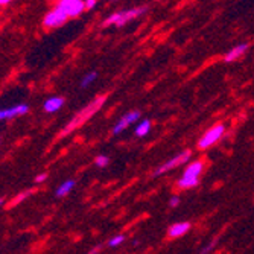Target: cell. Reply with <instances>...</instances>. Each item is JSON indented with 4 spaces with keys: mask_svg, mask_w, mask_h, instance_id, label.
<instances>
[{
    "mask_svg": "<svg viewBox=\"0 0 254 254\" xmlns=\"http://www.w3.org/2000/svg\"><path fill=\"white\" fill-rule=\"evenodd\" d=\"M146 12V8L145 6H138V8H132V9H125V11H119V12H114L113 15H110L104 23L102 26L107 28V26H118V28H122L125 26L127 23H129L131 20L140 17Z\"/></svg>",
    "mask_w": 254,
    "mask_h": 254,
    "instance_id": "7a4b0ae2",
    "label": "cell"
},
{
    "mask_svg": "<svg viewBox=\"0 0 254 254\" xmlns=\"http://www.w3.org/2000/svg\"><path fill=\"white\" fill-rule=\"evenodd\" d=\"M149 129H151V121L145 119V121L140 122V125H137V128H135V135H138V137H145V135L149 132Z\"/></svg>",
    "mask_w": 254,
    "mask_h": 254,
    "instance_id": "9a60e30c",
    "label": "cell"
},
{
    "mask_svg": "<svg viewBox=\"0 0 254 254\" xmlns=\"http://www.w3.org/2000/svg\"><path fill=\"white\" fill-rule=\"evenodd\" d=\"M9 2H11V0H0V5H6Z\"/></svg>",
    "mask_w": 254,
    "mask_h": 254,
    "instance_id": "603a6c76",
    "label": "cell"
},
{
    "mask_svg": "<svg viewBox=\"0 0 254 254\" xmlns=\"http://www.w3.org/2000/svg\"><path fill=\"white\" fill-rule=\"evenodd\" d=\"M46 180H48V174H40V175H37L35 177V183H44Z\"/></svg>",
    "mask_w": 254,
    "mask_h": 254,
    "instance_id": "44dd1931",
    "label": "cell"
},
{
    "mask_svg": "<svg viewBox=\"0 0 254 254\" xmlns=\"http://www.w3.org/2000/svg\"><path fill=\"white\" fill-rule=\"evenodd\" d=\"M124 241H125V236H124V235H118V236H114V238H111V239L108 241V247L116 248V247L122 245Z\"/></svg>",
    "mask_w": 254,
    "mask_h": 254,
    "instance_id": "2e32d148",
    "label": "cell"
},
{
    "mask_svg": "<svg viewBox=\"0 0 254 254\" xmlns=\"http://www.w3.org/2000/svg\"><path fill=\"white\" fill-rule=\"evenodd\" d=\"M29 195H32V190H26V192L20 193V195H18V196H17V198L12 201V202H9V207H11V205H15V204H18V202H20V201H23V199H26Z\"/></svg>",
    "mask_w": 254,
    "mask_h": 254,
    "instance_id": "d6986e66",
    "label": "cell"
},
{
    "mask_svg": "<svg viewBox=\"0 0 254 254\" xmlns=\"http://www.w3.org/2000/svg\"><path fill=\"white\" fill-rule=\"evenodd\" d=\"M190 157H192V151H190V149H186L184 152H181V154L175 155L174 158H171L169 161H166V163H163L161 166H158V168L154 171V177H158V175L165 174V172H168V171H171V169H175V168L184 165L186 161H190Z\"/></svg>",
    "mask_w": 254,
    "mask_h": 254,
    "instance_id": "277c9868",
    "label": "cell"
},
{
    "mask_svg": "<svg viewBox=\"0 0 254 254\" xmlns=\"http://www.w3.org/2000/svg\"><path fill=\"white\" fill-rule=\"evenodd\" d=\"M107 98H108V95H101V96H98V98H95L93 101H91L85 108H82L76 116L68 122L61 131H60V134H58V138H63V137H65V135H68L72 131H75L76 128H79L81 125H84L93 114L96 113V111H99L101 108H102V105L105 104V101H107Z\"/></svg>",
    "mask_w": 254,
    "mask_h": 254,
    "instance_id": "6da1fadb",
    "label": "cell"
},
{
    "mask_svg": "<svg viewBox=\"0 0 254 254\" xmlns=\"http://www.w3.org/2000/svg\"><path fill=\"white\" fill-rule=\"evenodd\" d=\"M199 184V177H188V175H183L178 183H177V186L178 189H192V188H196Z\"/></svg>",
    "mask_w": 254,
    "mask_h": 254,
    "instance_id": "8fae6325",
    "label": "cell"
},
{
    "mask_svg": "<svg viewBox=\"0 0 254 254\" xmlns=\"http://www.w3.org/2000/svg\"><path fill=\"white\" fill-rule=\"evenodd\" d=\"M73 188H75V181H73V180H67L65 183H63L61 186L57 189L55 195H57V196H60V198H61V196H65V195H67L68 192H70Z\"/></svg>",
    "mask_w": 254,
    "mask_h": 254,
    "instance_id": "5bb4252c",
    "label": "cell"
},
{
    "mask_svg": "<svg viewBox=\"0 0 254 254\" xmlns=\"http://www.w3.org/2000/svg\"><path fill=\"white\" fill-rule=\"evenodd\" d=\"M190 227H192L190 222H177V224H174V225L169 227L168 235H169V238H172V239L181 238L183 235H186V233L189 232Z\"/></svg>",
    "mask_w": 254,
    "mask_h": 254,
    "instance_id": "30bf717a",
    "label": "cell"
},
{
    "mask_svg": "<svg viewBox=\"0 0 254 254\" xmlns=\"http://www.w3.org/2000/svg\"><path fill=\"white\" fill-rule=\"evenodd\" d=\"M225 134V125L222 124H218V125H213L210 129H207L202 137L199 138V142H198V149L201 151H205V149H209L212 148L215 143H218L222 135Z\"/></svg>",
    "mask_w": 254,
    "mask_h": 254,
    "instance_id": "3957f363",
    "label": "cell"
},
{
    "mask_svg": "<svg viewBox=\"0 0 254 254\" xmlns=\"http://www.w3.org/2000/svg\"><path fill=\"white\" fill-rule=\"evenodd\" d=\"M111 2H118V0H111Z\"/></svg>",
    "mask_w": 254,
    "mask_h": 254,
    "instance_id": "d4e9b609",
    "label": "cell"
},
{
    "mask_svg": "<svg viewBox=\"0 0 254 254\" xmlns=\"http://www.w3.org/2000/svg\"><path fill=\"white\" fill-rule=\"evenodd\" d=\"M85 2V9H93L98 3V0H84Z\"/></svg>",
    "mask_w": 254,
    "mask_h": 254,
    "instance_id": "ffe728a7",
    "label": "cell"
},
{
    "mask_svg": "<svg viewBox=\"0 0 254 254\" xmlns=\"http://www.w3.org/2000/svg\"><path fill=\"white\" fill-rule=\"evenodd\" d=\"M64 105V99L63 98H51L44 102V111L46 113H55L57 110H60Z\"/></svg>",
    "mask_w": 254,
    "mask_h": 254,
    "instance_id": "4fadbf2b",
    "label": "cell"
},
{
    "mask_svg": "<svg viewBox=\"0 0 254 254\" xmlns=\"http://www.w3.org/2000/svg\"><path fill=\"white\" fill-rule=\"evenodd\" d=\"M204 171V163H202V160H196L193 161V163H190L186 171H184V175H188V177H199Z\"/></svg>",
    "mask_w": 254,
    "mask_h": 254,
    "instance_id": "7c38bea8",
    "label": "cell"
},
{
    "mask_svg": "<svg viewBox=\"0 0 254 254\" xmlns=\"http://www.w3.org/2000/svg\"><path fill=\"white\" fill-rule=\"evenodd\" d=\"M28 111H29V107L26 104L15 105V107L6 108V110H0V121L12 119V118H17V116H23V114H26Z\"/></svg>",
    "mask_w": 254,
    "mask_h": 254,
    "instance_id": "ba28073f",
    "label": "cell"
},
{
    "mask_svg": "<svg viewBox=\"0 0 254 254\" xmlns=\"http://www.w3.org/2000/svg\"><path fill=\"white\" fill-rule=\"evenodd\" d=\"M67 18H70V17H68V15L57 5L51 12L46 14V17H44V20H43V25H44L46 29L58 28V26L64 25V23L67 21Z\"/></svg>",
    "mask_w": 254,
    "mask_h": 254,
    "instance_id": "5b68a950",
    "label": "cell"
},
{
    "mask_svg": "<svg viewBox=\"0 0 254 254\" xmlns=\"http://www.w3.org/2000/svg\"><path fill=\"white\" fill-rule=\"evenodd\" d=\"M3 202H5V199H3V198H0V207L3 205Z\"/></svg>",
    "mask_w": 254,
    "mask_h": 254,
    "instance_id": "cb8c5ba5",
    "label": "cell"
},
{
    "mask_svg": "<svg viewBox=\"0 0 254 254\" xmlns=\"http://www.w3.org/2000/svg\"><path fill=\"white\" fill-rule=\"evenodd\" d=\"M180 204V198L178 196H172L171 199H169V205L172 207V209H174V207H177Z\"/></svg>",
    "mask_w": 254,
    "mask_h": 254,
    "instance_id": "7402d4cb",
    "label": "cell"
},
{
    "mask_svg": "<svg viewBox=\"0 0 254 254\" xmlns=\"http://www.w3.org/2000/svg\"><path fill=\"white\" fill-rule=\"evenodd\" d=\"M58 6L68 17H78L85 9V2L84 0H60Z\"/></svg>",
    "mask_w": 254,
    "mask_h": 254,
    "instance_id": "8992f818",
    "label": "cell"
},
{
    "mask_svg": "<svg viewBox=\"0 0 254 254\" xmlns=\"http://www.w3.org/2000/svg\"><path fill=\"white\" fill-rule=\"evenodd\" d=\"M96 78H98V73H96V72L88 73V75H87V76H84V79L81 81V87H82V88H84V87H88L91 82L96 81Z\"/></svg>",
    "mask_w": 254,
    "mask_h": 254,
    "instance_id": "e0dca14e",
    "label": "cell"
},
{
    "mask_svg": "<svg viewBox=\"0 0 254 254\" xmlns=\"http://www.w3.org/2000/svg\"><path fill=\"white\" fill-rule=\"evenodd\" d=\"M95 163H96L98 168H105L110 163V158L107 155H98L96 160H95Z\"/></svg>",
    "mask_w": 254,
    "mask_h": 254,
    "instance_id": "ac0fdd59",
    "label": "cell"
},
{
    "mask_svg": "<svg viewBox=\"0 0 254 254\" xmlns=\"http://www.w3.org/2000/svg\"><path fill=\"white\" fill-rule=\"evenodd\" d=\"M138 119H140V111H138V110H134V111L127 113L125 116H122V118H121V121L116 124V127L113 128V134H114V135L121 134L127 127L132 125V124H134V122H137Z\"/></svg>",
    "mask_w": 254,
    "mask_h": 254,
    "instance_id": "52a82bcc",
    "label": "cell"
},
{
    "mask_svg": "<svg viewBox=\"0 0 254 254\" xmlns=\"http://www.w3.org/2000/svg\"><path fill=\"white\" fill-rule=\"evenodd\" d=\"M248 48H250V44H248V43H242V44L236 46V48H233L232 51H230V52L224 57V61H225V63H235V61H238L239 58H242V57L245 55V52L248 51Z\"/></svg>",
    "mask_w": 254,
    "mask_h": 254,
    "instance_id": "9c48e42d",
    "label": "cell"
}]
</instances>
